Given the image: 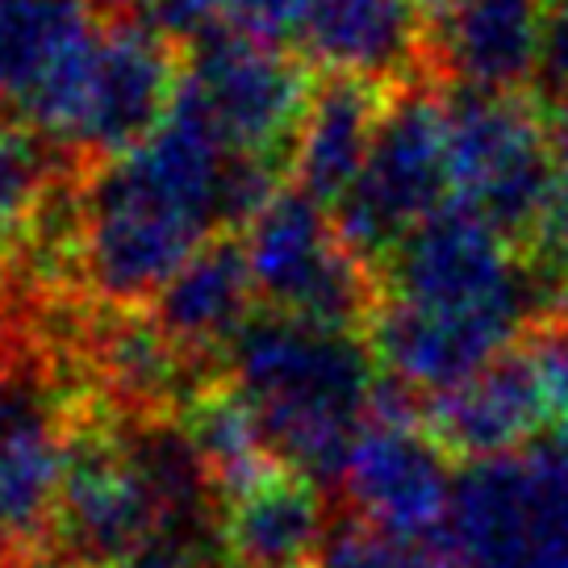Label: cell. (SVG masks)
<instances>
[{"instance_id":"6da1fadb","label":"cell","mask_w":568,"mask_h":568,"mask_svg":"<svg viewBox=\"0 0 568 568\" xmlns=\"http://www.w3.org/2000/svg\"><path fill=\"white\" fill-rule=\"evenodd\" d=\"M222 376L251 402L284 468L322 489H338L343 464L381 389L368 335L255 310L231 343Z\"/></svg>"},{"instance_id":"7a4b0ae2","label":"cell","mask_w":568,"mask_h":568,"mask_svg":"<svg viewBox=\"0 0 568 568\" xmlns=\"http://www.w3.org/2000/svg\"><path fill=\"white\" fill-rule=\"evenodd\" d=\"M452 201L447 92L423 75L389 89L368 163L352 193L335 205V226L364 264L381 267L426 217Z\"/></svg>"},{"instance_id":"3957f363","label":"cell","mask_w":568,"mask_h":568,"mask_svg":"<svg viewBox=\"0 0 568 568\" xmlns=\"http://www.w3.org/2000/svg\"><path fill=\"white\" fill-rule=\"evenodd\" d=\"M444 92L456 201L531 255L556 189L548 105L535 92Z\"/></svg>"},{"instance_id":"277c9868","label":"cell","mask_w":568,"mask_h":568,"mask_svg":"<svg viewBox=\"0 0 568 568\" xmlns=\"http://www.w3.org/2000/svg\"><path fill=\"white\" fill-rule=\"evenodd\" d=\"M213 239L196 210L139 176L130 160L92 168L80 189V281L105 310H142Z\"/></svg>"},{"instance_id":"5b68a950","label":"cell","mask_w":568,"mask_h":568,"mask_svg":"<svg viewBox=\"0 0 568 568\" xmlns=\"http://www.w3.org/2000/svg\"><path fill=\"white\" fill-rule=\"evenodd\" d=\"M243 247L267 310L368 335L381 305V276L343 243L335 213L314 196L288 184L243 231Z\"/></svg>"},{"instance_id":"8992f818","label":"cell","mask_w":568,"mask_h":568,"mask_svg":"<svg viewBox=\"0 0 568 568\" xmlns=\"http://www.w3.org/2000/svg\"><path fill=\"white\" fill-rule=\"evenodd\" d=\"M452 489L456 468L426 430L423 397L381 376L368 423L352 444L338 480L347 515L414 544H430L447 556Z\"/></svg>"},{"instance_id":"52a82bcc","label":"cell","mask_w":568,"mask_h":568,"mask_svg":"<svg viewBox=\"0 0 568 568\" xmlns=\"http://www.w3.org/2000/svg\"><path fill=\"white\" fill-rule=\"evenodd\" d=\"M376 276H381V297L423 310H452V314L497 310V314H523L531 322L548 314L527 255H518L480 213L460 201L426 217L376 267Z\"/></svg>"},{"instance_id":"ba28073f","label":"cell","mask_w":568,"mask_h":568,"mask_svg":"<svg viewBox=\"0 0 568 568\" xmlns=\"http://www.w3.org/2000/svg\"><path fill=\"white\" fill-rule=\"evenodd\" d=\"M163 531L155 497L125 447L122 418L92 406L68 439L51 539L42 560L51 568H118L146 539Z\"/></svg>"},{"instance_id":"9c48e42d","label":"cell","mask_w":568,"mask_h":568,"mask_svg":"<svg viewBox=\"0 0 568 568\" xmlns=\"http://www.w3.org/2000/svg\"><path fill=\"white\" fill-rule=\"evenodd\" d=\"M184 89L201 101L231 151L288 160L314 97V80L302 59H293L284 47H267L231 26H217L189 47Z\"/></svg>"},{"instance_id":"30bf717a","label":"cell","mask_w":568,"mask_h":568,"mask_svg":"<svg viewBox=\"0 0 568 568\" xmlns=\"http://www.w3.org/2000/svg\"><path fill=\"white\" fill-rule=\"evenodd\" d=\"M176 38L146 18H105L92 59L89 109L75 142V163L92 172L130 155L155 134L180 92Z\"/></svg>"},{"instance_id":"8fae6325","label":"cell","mask_w":568,"mask_h":568,"mask_svg":"<svg viewBox=\"0 0 568 568\" xmlns=\"http://www.w3.org/2000/svg\"><path fill=\"white\" fill-rule=\"evenodd\" d=\"M548 0H435L426 80L444 89L531 92Z\"/></svg>"},{"instance_id":"7c38bea8","label":"cell","mask_w":568,"mask_h":568,"mask_svg":"<svg viewBox=\"0 0 568 568\" xmlns=\"http://www.w3.org/2000/svg\"><path fill=\"white\" fill-rule=\"evenodd\" d=\"M423 423L435 444L464 464L518 456L548 439V406L523 335L468 381L423 397Z\"/></svg>"},{"instance_id":"4fadbf2b","label":"cell","mask_w":568,"mask_h":568,"mask_svg":"<svg viewBox=\"0 0 568 568\" xmlns=\"http://www.w3.org/2000/svg\"><path fill=\"white\" fill-rule=\"evenodd\" d=\"M527 326L531 318L523 314H452L381 297L368 322V343L389 381L418 397H435L485 368Z\"/></svg>"},{"instance_id":"5bb4252c","label":"cell","mask_w":568,"mask_h":568,"mask_svg":"<svg viewBox=\"0 0 568 568\" xmlns=\"http://www.w3.org/2000/svg\"><path fill=\"white\" fill-rule=\"evenodd\" d=\"M435 0H305L297 47L326 75L409 84L426 75V26Z\"/></svg>"},{"instance_id":"9a60e30c","label":"cell","mask_w":568,"mask_h":568,"mask_svg":"<svg viewBox=\"0 0 568 568\" xmlns=\"http://www.w3.org/2000/svg\"><path fill=\"white\" fill-rule=\"evenodd\" d=\"M255 276L247 264L243 234H213L189 264L180 267L163 293L151 302V318L180 352L201 364L226 359L231 343L251 322Z\"/></svg>"},{"instance_id":"2e32d148","label":"cell","mask_w":568,"mask_h":568,"mask_svg":"<svg viewBox=\"0 0 568 568\" xmlns=\"http://www.w3.org/2000/svg\"><path fill=\"white\" fill-rule=\"evenodd\" d=\"M385 101H389L385 84H368L355 75H322L288 155L293 189H302L335 213V205L352 193V184L368 163Z\"/></svg>"},{"instance_id":"e0dca14e","label":"cell","mask_w":568,"mask_h":568,"mask_svg":"<svg viewBox=\"0 0 568 568\" xmlns=\"http://www.w3.org/2000/svg\"><path fill=\"white\" fill-rule=\"evenodd\" d=\"M331 531L322 485L276 464L272 473L222 506V539L243 568L314 565Z\"/></svg>"},{"instance_id":"ac0fdd59","label":"cell","mask_w":568,"mask_h":568,"mask_svg":"<svg viewBox=\"0 0 568 568\" xmlns=\"http://www.w3.org/2000/svg\"><path fill=\"white\" fill-rule=\"evenodd\" d=\"M92 0H0V109H30L59 63L101 30Z\"/></svg>"},{"instance_id":"d6986e66","label":"cell","mask_w":568,"mask_h":568,"mask_svg":"<svg viewBox=\"0 0 568 568\" xmlns=\"http://www.w3.org/2000/svg\"><path fill=\"white\" fill-rule=\"evenodd\" d=\"M180 423L210 468L222 506L281 464L267 447L264 426L255 418L251 402L226 376H217L201 393H193V402L180 409Z\"/></svg>"},{"instance_id":"ffe728a7","label":"cell","mask_w":568,"mask_h":568,"mask_svg":"<svg viewBox=\"0 0 568 568\" xmlns=\"http://www.w3.org/2000/svg\"><path fill=\"white\" fill-rule=\"evenodd\" d=\"M63 155L21 122H0V243L18 247L42 201L63 180Z\"/></svg>"},{"instance_id":"44dd1931","label":"cell","mask_w":568,"mask_h":568,"mask_svg":"<svg viewBox=\"0 0 568 568\" xmlns=\"http://www.w3.org/2000/svg\"><path fill=\"white\" fill-rule=\"evenodd\" d=\"M531 497V568H568V435L523 452Z\"/></svg>"},{"instance_id":"7402d4cb","label":"cell","mask_w":568,"mask_h":568,"mask_svg":"<svg viewBox=\"0 0 568 568\" xmlns=\"http://www.w3.org/2000/svg\"><path fill=\"white\" fill-rule=\"evenodd\" d=\"M548 122L551 155H556V189H551V205L544 213V226H539V239H535L527 264L539 281L548 314H568V101L548 105Z\"/></svg>"},{"instance_id":"603a6c76","label":"cell","mask_w":568,"mask_h":568,"mask_svg":"<svg viewBox=\"0 0 568 568\" xmlns=\"http://www.w3.org/2000/svg\"><path fill=\"white\" fill-rule=\"evenodd\" d=\"M314 568H452V565H447V556L439 548L381 531L373 523H364V518L343 510L331 523L326 539H322Z\"/></svg>"},{"instance_id":"cb8c5ba5","label":"cell","mask_w":568,"mask_h":568,"mask_svg":"<svg viewBox=\"0 0 568 568\" xmlns=\"http://www.w3.org/2000/svg\"><path fill=\"white\" fill-rule=\"evenodd\" d=\"M222 4L226 0H92V9L101 18H146L176 42L180 38L196 42L201 34L217 30L222 26Z\"/></svg>"},{"instance_id":"d4e9b609","label":"cell","mask_w":568,"mask_h":568,"mask_svg":"<svg viewBox=\"0 0 568 568\" xmlns=\"http://www.w3.org/2000/svg\"><path fill=\"white\" fill-rule=\"evenodd\" d=\"M302 4L305 0H226L222 26L255 42H267V47H288L297 42V30H302Z\"/></svg>"},{"instance_id":"484cf974","label":"cell","mask_w":568,"mask_h":568,"mask_svg":"<svg viewBox=\"0 0 568 568\" xmlns=\"http://www.w3.org/2000/svg\"><path fill=\"white\" fill-rule=\"evenodd\" d=\"M531 92L544 105H565L568 101V0H548Z\"/></svg>"},{"instance_id":"4316f807","label":"cell","mask_w":568,"mask_h":568,"mask_svg":"<svg viewBox=\"0 0 568 568\" xmlns=\"http://www.w3.org/2000/svg\"><path fill=\"white\" fill-rule=\"evenodd\" d=\"M9 260H13V247H9V243H0V276H4V267H9Z\"/></svg>"},{"instance_id":"83f0119b","label":"cell","mask_w":568,"mask_h":568,"mask_svg":"<svg viewBox=\"0 0 568 568\" xmlns=\"http://www.w3.org/2000/svg\"><path fill=\"white\" fill-rule=\"evenodd\" d=\"M0 551H13V544H9V527H4V515H0Z\"/></svg>"}]
</instances>
